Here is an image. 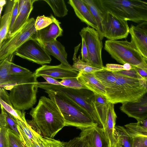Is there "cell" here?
Wrapping results in <instances>:
<instances>
[{"instance_id":"cell-1","label":"cell","mask_w":147,"mask_h":147,"mask_svg":"<svg viewBox=\"0 0 147 147\" xmlns=\"http://www.w3.org/2000/svg\"><path fill=\"white\" fill-rule=\"evenodd\" d=\"M30 114L32 120L26 121L27 123L44 137L53 138L65 126L63 116L56 103L45 96L40 97Z\"/></svg>"},{"instance_id":"cell-2","label":"cell","mask_w":147,"mask_h":147,"mask_svg":"<svg viewBox=\"0 0 147 147\" xmlns=\"http://www.w3.org/2000/svg\"><path fill=\"white\" fill-rule=\"evenodd\" d=\"M116 73L115 82L106 89L109 102L114 104L136 102L147 92V81Z\"/></svg>"},{"instance_id":"cell-3","label":"cell","mask_w":147,"mask_h":147,"mask_svg":"<svg viewBox=\"0 0 147 147\" xmlns=\"http://www.w3.org/2000/svg\"><path fill=\"white\" fill-rule=\"evenodd\" d=\"M15 85L10 90L9 97L15 109L25 111L32 108L36 102L39 82L34 73L13 75Z\"/></svg>"},{"instance_id":"cell-4","label":"cell","mask_w":147,"mask_h":147,"mask_svg":"<svg viewBox=\"0 0 147 147\" xmlns=\"http://www.w3.org/2000/svg\"><path fill=\"white\" fill-rule=\"evenodd\" d=\"M49 98L57 104L64 118L65 126H72L81 130L98 125L84 109L62 93L45 90Z\"/></svg>"},{"instance_id":"cell-5","label":"cell","mask_w":147,"mask_h":147,"mask_svg":"<svg viewBox=\"0 0 147 147\" xmlns=\"http://www.w3.org/2000/svg\"><path fill=\"white\" fill-rule=\"evenodd\" d=\"M104 10L126 21L147 22V2L139 0H98Z\"/></svg>"},{"instance_id":"cell-6","label":"cell","mask_w":147,"mask_h":147,"mask_svg":"<svg viewBox=\"0 0 147 147\" xmlns=\"http://www.w3.org/2000/svg\"><path fill=\"white\" fill-rule=\"evenodd\" d=\"M104 48L118 62L123 65L129 63L147 71V59L142 55L131 41L107 40Z\"/></svg>"},{"instance_id":"cell-7","label":"cell","mask_w":147,"mask_h":147,"mask_svg":"<svg viewBox=\"0 0 147 147\" xmlns=\"http://www.w3.org/2000/svg\"><path fill=\"white\" fill-rule=\"evenodd\" d=\"M38 86L45 90L60 92L71 99L85 110L98 126L103 128L94 103V93L92 91L86 89H73L45 82H39Z\"/></svg>"},{"instance_id":"cell-8","label":"cell","mask_w":147,"mask_h":147,"mask_svg":"<svg viewBox=\"0 0 147 147\" xmlns=\"http://www.w3.org/2000/svg\"><path fill=\"white\" fill-rule=\"evenodd\" d=\"M35 21L33 18L29 19L20 29L3 40L0 45V61L14 53L24 43L34 37L37 32Z\"/></svg>"},{"instance_id":"cell-9","label":"cell","mask_w":147,"mask_h":147,"mask_svg":"<svg viewBox=\"0 0 147 147\" xmlns=\"http://www.w3.org/2000/svg\"><path fill=\"white\" fill-rule=\"evenodd\" d=\"M79 34L84 40L87 48L88 63L94 67L104 69L101 56L103 44L98 32L94 28L87 26L81 30Z\"/></svg>"},{"instance_id":"cell-10","label":"cell","mask_w":147,"mask_h":147,"mask_svg":"<svg viewBox=\"0 0 147 147\" xmlns=\"http://www.w3.org/2000/svg\"><path fill=\"white\" fill-rule=\"evenodd\" d=\"M102 28L103 36L108 40H114L126 38L129 32L127 21L105 11L102 21Z\"/></svg>"},{"instance_id":"cell-11","label":"cell","mask_w":147,"mask_h":147,"mask_svg":"<svg viewBox=\"0 0 147 147\" xmlns=\"http://www.w3.org/2000/svg\"><path fill=\"white\" fill-rule=\"evenodd\" d=\"M15 55L42 65L49 63L51 61L50 55L34 37L18 48L15 52Z\"/></svg>"},{"instance_id":"cell-12","label":"cell","mask_w":147,"mask_h":147,"mask_svg":"<svg viewBox=\"0 0 147 147\" xmlns=\"http://www.w3.org/2000/svg\"><path fill=\"white\" fill-rule=\"evenodd\" d=\"M38 77L43 75L48 76L55 79L77 77L79 72L72 67H70L61 63L57 65H42L34 72Z\"/></svg>"},{"instance_id":"cell-13","label":"cell","mask_w":147,"mask_h":147,"mask_svg":"<svg viewBox=\"0 0 147 147\" xmlns=\"http://www.w3.org/2000/svg\"><path fill=\"white\" fill-rule=\"evenodd\" d=\"M80 136L84 138L90 147H111L110 141L104 129L98 125L82 130Z\"/></svg>"},{"instance_id":"cell-14","label":"cell","mask_w":147,"mask_h":147,"mask_svg":"<svg viewBox=\"0 0 147 147\" xmlns=\"http://www.w3.org/2000/svg\"><path fill=\"white\" fill-rule=\"evenodd\" d=\"M120 110L139 121L147 116V92L138 101L122 104Z\"/></svg>"},{"instance_id":"cell-15","label":"cell","mask_w":147,"mask_h":147,"mask_svg":"<svg viewBox=\"0 0 147 147\" xmlns=\"http://www.w3.org/2000/svg\"><path fill=\"white\" fill-rule=\"evenodd\" d=\"M52 23L47 27L37 31L34 38L37 40L45 42L54 41L62 36L63 30L60 26L61 22L52 15L50 16Z\"/></svg>"},{"instance_id":"cell-16","label":"cell","mask_w":147,"mask_h":147,"mask_svg":"<svg viewBox=\"0 0 147 147\" xmlns=\"http://www.w3.org/2000/svg\"><path fill=\"white\" fill-rule=\"evenodd\" d=\"M68 3L72 7L76 15L81 21L98 31L97 23L82 0H69Z\"/></svg>"},{"instance_id":"cell-17","label":"cell","mask_w":147,"mask_h":147,"mask_svg":"<svg viewBox=\"0 0 147 147\" xmlns=\"http://www.w3.org/2000/svg\"><path fill=\"white\" fill-rule=\"evenodd\" d=\"M36 1L19 0L17 15L9 36L20 29L29 20L30 15L33 8V4Z\"/></svg>"},{"instance_id":"cell-18","label":"cell","mask_w":147,"mask_h":147,"mask_svg":"<svg viewBox=\"0 0 147 147\" xmlns=\"http://www.w3.org/2000/svg\"><path fill=\"white\" fill-rule=\"evenodd\" d=\"M47 53L59 60L61 63L70 67H72L67 60V54L65 47L57 40L49 42L37 40Z\"/></svg>"},{"instance_id":"cell-19","label":"cell","mask_w":147,"mask_h":147,"mask_svg":"<svg viewBox=\"0 0 147 147\" xmlns=\"http://www.w3.org/2000/svg\"><path fill=\"white\" fill-rule=\"evenodd\" d=\"M77 78L80 82L94 93L106 96L105 87L93 73L84 74L79 72Z\"/></svg>"},{"instance_id":"cell-20","label":"cell","mask_w":147,"mask_h":147,"mask_svg":"<svg viewBox=\"0 0 147 147\" xmlns=\"http://www.w3.org/2000/svg\"><path fill=\"white\" fill-rule=\"evenodd\" d=\"M131 42L140 53L147 54V31L131 25L129 28Z\"/></svg>"},{"instance_id":"cell-21","label":"cell","mask_w":147,"mask_h":147,"mask_svg":"<svg viewBox=\"0 0 147 147\" xmlns=\"http://www.w3.org/2000/svg\"><path fill=\"white\" fill-rule=\"evenodd\" d=\"M18 130L22 140L27 147H33V142L38 144V139L40 135L27 123H25L16 118Z\"/></svg>"},{"instance_id":"cell-22","label":"cell","mask_w":147,"mask_h":147,"mask_svg":"<svg viewBox=\"0 0 147 147\" xmlns=\"http://www.w3.org/2000/svg\"><path fill=\"white\" fill-rule=\"evenodd\" d=\"M114 104L109 102L106 123L104 128L105 132L109 140L111 147L117 143L114 135L117 116L114 110Z\"/></svg>"},{"instance_id":"cell-23","label":"cell","mask_w":147,"mask_h":147,"mask_svg":"<svg viewBox=\"0 0 147 147\" xmlns=\"http://www.w3.org/2000/svg\"><path fill=\"white\" fill-rule=\"evenodd\" d=\"M14 0L7 1L4 13L0 17V45L7 37L11 20Z\"/></svg>"},{"instance_id":"cell-24","label":"cell","mask_w":147,"mask_h":147,"mask_svg":"<svg viewBox=\"0 0 147 147\" xmlns=\"http://www.w3.org/2000/svg\"><path fill=\"white\" fill-rule=\"evenodd\" d=\"M0 103L1 106L15 117L25 123H27L25 119L24 111L15 109L13 107L9 97V94L3 88H0Z\"/></svg>"},{"instance_id":"cell-25","label":"cell","mask_w":147,"mask_h":147,"mask_svg":"<svg viewBox=\"0 0 147 147\" xmlns=\"http://www.w3.org/2000/svg\"><path fill=\"white\" fill-rule=\"evenodd\" d=\"M82 0L95 20L98 27L97 31L102 40L104 37L102 31V21L105 11L101 7L98 0Z\"/></svg>"},{"instance_id":"cell-26","label":"cell","mask_w":147,"mask_h":147,"mask_svg":"<svg viewBox=\"0 0 147 147\" xmlns=\"http://www.w3.org/2000/svg\"><path fill=\"white\" fill-rule=\"evenodd\" d=\"M80 45L81 43L74 48L72 67L79 72L84 74L94 73L104 69L98 68L90 65L88 63L81 60L80 55L77 58V55Z\"/></svg>"},{"instance_id":"cell-27","label":"cell","mask_w":147,"mask_h":147,"mask_svg":"<svg viewBox=\"0 0 147 147\" xmlns=\"http://www.w3.org/2000/svg\"><path fill=\"white\" fill-rule=\"evenodd\" d=\"M1 108L0 128L5 127L11 130L22 140L18 129L16 117L6 111L2 106H1Z\"/></svg>"},{"instance_id":"cell-28","label":"cell","mask_w":147,"mask_h":147,"mask_svg":"<svg viewBox=\"0 0 147 147\" xmlns=\"http://www.w3.org/2000/svg\"><path fill=\"white\" fill-rule=\"evenodd\" d=\"M15 53L0 61V85L11 82L13 76L10 75V65L13 62Z\"/></svg>"},{"instance_id":"cell-29","label":"cell","mask_w":147,"mask_h":147,"mask_svg":"<svg viewBox=\"0 0 147 147\" xmlns=\"http://www.w3.org/2000/svg\"><path fill=\"white\" fill-rule=\"evenodd\" d=\"M114 135L119 147H132V138L125 127L115 126Z\"/></svg>"},{"instance_id":"cell-30","label":"cell","mask_w":147,"mask_h":147,"mask_svg":"<svg viewBox=\"0 0 147 147\" xmlns=\"http://www.w3.org/2000/svg\"><path fill=\"white\" fill-rule=\"evenodd\" d=\"M102 83L105 90L110 88L114 83L117 78L116 72L109 71L105 68L93 73Z\"/></svg>"},{"instance_id":"cell-31","label":"cell","mask_w":147,"mask_h":147,"mask_svg":"<svg viewBox=\"0 0 147 147\" xmlns=\"http://www.w3.org/2000/svg\"><path fill=\"white\" fill-rule=\"evenodd\" d=\"M50 7L55 16L63 17L68 14V10L63 0H44Z\"/></svg>"},{"instance_id":"cell-32","label":"cell","mask_w":147,"mask_h":147,"mask_svg":"<svg viewBox=\"0 0 147 147\" xmlns=\"http://www.w3.org/2000/svg\"><path fill=\"white\" fill-rule=\"evenodd\" d=\"M67 143L53 138L44 137L40 135L38 139V144L33 142V147H65Z\"/></svg>"},{"instance_id":"cell-33","label":"cell","mask_w":147,"mask_h":147,"mask_svg":"<svg viewBox=\"0 0 147 147\" xmlns=\"http://www.w3.org/2000/svg\"><path fill=\"white\" fill-rule=\"evenodd\" d=\"M61 85L65 87L75 89L88 88L82 84L78 80L77 77L67 78L62 79L60 81Z\"/></svg>"},{"instance_id":"cell-34","label":"cell","mask_w":147,"mask_h":147,"mask_svg":"<svg viewBox=\"0 0 147 147\" xmlns=\"http://www.w3.org/2000/svg\"><path fill=\"white\" fill-rule=\"evenodd\" d=\"M7 135L9 147H24L22 141L13 131L8 129Z\"/></svg>"},{"instance_id":"cell-35","label":"cell","mask_w":147,"mask_h":147,"mask_svg":"<svg viewBox=\"0 0 147 147\" xmlns=\"http://www.w3.org/2000/svg\"><path fill=\"white\" fill-rule=\"evenodd\" d=\"M52 22V20L50 16H38L35 21V27L37 31L39 30L47 27Z\"/></svg>"},{"instance_id":"cell-36","label":"cell","mask_w":147,"mask_h":147,"mask_svg":"<svg viewBox=\"0 0 147 147\" xmlns=\"http://www.w3.org/2000/svg\"><path fill=\"white\" fill-rule=\"evenodd\" d=\"M65 147H90L86 140L84 138L76 137L67 142Z\"/></svg>"},{"instance_id":"cell-37","label":"cell","mask_w":147,"mask_h":147,"mask_svg":"<svg viewBox=\"0 0 147 147\" xmlns=\"http://www.w3.org/2000/svg\"><path fill=\"white\" fill-rule=\"evenodd\" d=\"M132 137V147H147V136L137 135Z\"/></svg>"},{"instance_id":"cell-38","label":"cell","mask_w":147,"mask_h":147,"mask_svg":"<svg viewBox=\"0 0 147 147\" xmlns=\"http://www.w3.org/2000/svg\"><path fill=\"white\" fill-rule=\"evenodd\" d=\"M28 69L17 65L13 62L11 64L9 73L11 75H17L25 74L30 72Z\"/></svg>"},{"instance_id":"cell-39","label":"cell","mask_w":147,"mask_h":147,"mask_svg":"<svg viewBox=\"0 0 147 147\" xmlns=\"http://www.w3.org/2000/svg\"><path fill=\"white\" fill-rule=\"evenodd\" d=\"M8 129L5 127L0 128V147H9L7 135Z\"/></svg>"},{"instance_id":"cell-40","label":"cell","mask_w":147,"mask_h":147,"mask_svg":"<svg viewBox=\"0 0 147 147\" xmlns=\"http://www.w3.org/2000/svg\"><path fill=\"white\" fill-rule=\"evenodd\" d=\"M18 3L19 0H14L11 17V22L9 29L7 37L9 36L11 33L13 24L16 18L18 11Z\"/></svg>"},{"instance_id":"cell-41","label":"cell","mask_w":147,"mask_h":147,"mask_svg":"<svg viewBox=\"0 0 147 147\" xmlns=\"http://www.w3.org/2000/svg\"><path fill=\"white\" fill-rule=\"evenodd\" d=\"M82 49L81 51V60L87 63L88 62V51L84 40L82 38Z\"/></svg>"},{"instance_id":"cell-42","label":"cell","mask_w":147,"mask_h":147,"mask_svg":"<svg viewBox=\"0 0 147 147\" xmlns=\"http://www.w3.org/2000/svg\"><path fill=\"white\" fill-rule=\"evenodd\" d=\"M116 72L130 77L139 79H143L137 73L133 66L132 68L130 70H123Z\"/></svg>"},{"instance_id":"cell-43","label":"cell","mask_w":147,"mask_h":147,"mask_svg":"<svg viewBox=\"0 0 147 147\" xmlns=\"http://www.w3.org/2000/svg\"><path fill=\"white\" fill-rule=\"evenodd\" d=\"M105 69L107 70L114 72L124 70L123 65L115 64H107L105 67Z\"/></svg>"},{"instance_id":"cell-44","label":"cell","mask_w":147,"mask_h":147,"mask_svg":"<svg viewBox=\"0 0 147 147\" xmlns=\"http://www.w3.org/2000/svg\"><path fill=\"white\" fill-rule=\"evenodd\" d=\"M41 76L46 80V82H45V83L52 85H61L60 81L51 77L45 75H43Z\"/></svg>"},{"instance_id":"cell-45","label":"cell","mask_w":147,"mask_h":147,"mask_svg":"<svg viewBox=\"0 0 147 147\" xmlns=\"http://www.w3.org/2000/svg\"><path fill=\"white\" fill-rule=\"evenodd\" d=\"M138 75L143 79L147 81V71L133 66Z\"/></svg>"},{"instance_id":"cell-46","label":"cell","mask_w":147,"mask_h":147,"mask_svg":"<svg viewBox=\"0 0 147 147\" xmlns=\"http://www.w3.org/2000/svg\"><path fill=\"white\" fill-rule=\"evenodd\" d=\"M141 128L147 130V116L136 123Z\"/></svg>"},{"instance_id":"cell-47","label":"cell","mask_w":147,"mask_h":147,"mask_svg":"<svg viewBox=\"0 0 147 147\" xmlns=\"http://www.w3.org/2000/svg\"><path fill=\"white\" fill-rule=\"evenodd\" d=\"M137 26L147 31V22H144L138 24Z\"/></svg>"},{"instance_id":"cell-48","label":"cell","mask_w":147,"mask_h":147,"mask_svg":"<svg viewBox=\"0 0 147 147\" xmlns=\"http://www.w3.org/2000/svg\"><path fill=\"white\" fill-rule=\"evenodd\" d=\"M7 1L5 0H0V16H1L3 7L7 3Z\"/></svg>"},{"instance_id":"cell-49","label":"cell","mask_w":147,"mask_h":147,"mask_svg":"<svg viewBox=\"0 0 147 147\" xmlns=\"http://www.w3.org/2000/svg\"><path fill=\"white\" fill-rule=\"evenodd\" d=\"M124 70H129L131 69L133 66L129 63H126L123 65Z\"/></svg>"},{"instance_id":"cell-50","label":"cell","mask_w":147,"mask_h":147,"mask_svg":"<svg viewBox=\"0 0 147 147\" xmlns=\"http://www.w3.org/2000/svg\"><path fill=\"white\" fill-rule=\"evenodd\" d=\"M111 147H118L117 143L116 144L112 146Z\"/></svg>"},{"instance_id":"cell-51","label":"cell","mask_w":147,"mask_h":147,"mask_svg":"<svg viewBox=\"0 0 147 147\" xmlns=\"http://www.w3.org/2000/svg\"><path fill=\"white\" fill-rule=\"evenodd\" d=\"M24 147H27L25 145H24Z\"/></svg>"},{"instance_id":"cell-52","label":"cell","mask_w":147,"mask_h":147,"mask_svg":"<svg viewBox=\"0 0 147 147\" xmlns=\"http://www.w3.org/2000/svg\"><path fill=\"white\" fill-rule=\"evenodd\" d=\"M117 145H118V144H117ZM118 147H119L118 146Z\"/></svg>"}]
</instances>
